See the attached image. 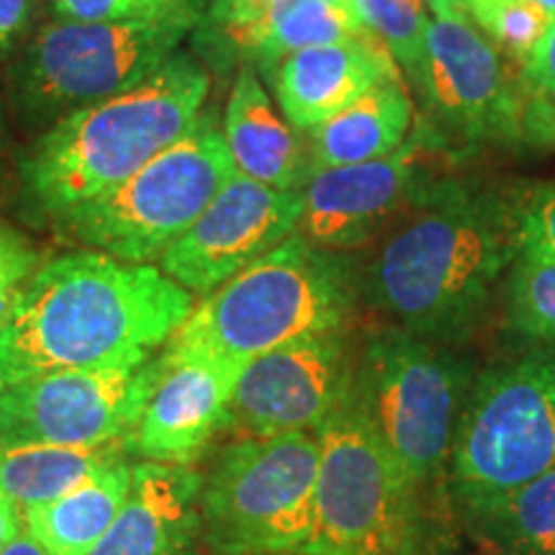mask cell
<instances>
[{
	"mask_svg": "<svg viewBox=\"0 0 555 555\" xmlns=\"http://www.w3.org/2000/svg\"><path fill=\"white\" fill-rule=\"evenodd\" d=\"M466 9L478 29L517 65L530 57L551 26V16L532 0H470Z\"/></svg>",
	"mask_w": 555,
	"mask_h": 555,
	"instance_id": "obj_27",
	"label": "cell"
},
{
	"mask_svg": "<svg viewBox=\"0 0 555 555\" xmlns=\"http://www.w3.org/2000/svg\"><path fill=\"white\" fill-rule=\"evenodd\" d=\"M208 82L198 60L176 52L139 86L41 131L18 163L24 206L52 224L114 191L189 134L204 111Z\"/></svg>",
	"mask_w": 555,
	"mask_h": 555,
	"instance_id": "obj_3",
	"label": "cell"
},
{
	"mask_svg": "<svg viewBox=\"0 0 555 555\" xmlns=\"http://www.w3.org/2000/svg\"><path fill=\"white\" fill-rule=\"evenodd\" d=\"M512 65L468 11L429 18L425 62L414 88L437 137L446 131L466 144L522 139L532 95Z\"/></svg>",
	"mask_w": 555,
	"mask_h": 555,
	"instance_id": "obj_12",
	"label": "cell"
},
{
	"mask_svg": "<svg viewBox=\"0 0 555 555\" xmlns=\"http://www.w3.org/2000/svg\"><path fill=\"white\" fill-rule=\"evenodd\" d=\"M5 159V121H3V106H0V170H3Z\"/></svg>",
	"mask_w": 555,
	"mask_h": 555,
	"instance_id": "obj_38",
	"label": "cell"
},
{
	"mask_svg": "<svg viewBox=\"0 0 555 555\" xmlns=\"http://www.w3.org/2000/svg\"><path fill=\"white\" fill-rule=\"evenodd\" d=\"M234 172L224 129L208 111L189 134L152 157L129 180L52 224L67 240L95 253L152 266L189 232Z\"/></svg>",
	"mask_w": 555,
	"mask_h": 555,
	"instance_id": "obj_7",
	"label": "cell"
},
{
	"mask_svg": "<svg viewBox=\"0 0 555 555\" xmlns=\"http://www.w3.org/2000/svg\"><path fill=\"white\" fill-rule=\"evenodd\" d=\"M412 119L414 106L404 80L378 82L322 127L309 131L311 172L393 155L406 142Z\"/></svg>",
	"mask_w": 555,
	"mask_h": 555,
	"instance_id": "obj_20",
	"label": "cell"
},
{
	"mask_svg": "<svg viewBox=\"0 0 555 555\" xmlns=\"http://www.w3.org/2000/svg\"><path fill=\"white\" fill-rule=\"evenodd\" d=\"M435 144H442L437 131L420 124L393 155L314 170L301 189L296 234L335 253L376 242L435 180L429 176Z\"/></svg>",
	"mask_w": 555,
	"mask_h": 555,
	"instance_id": "obj_13",
	"label": "cell"
},
{
	"mask_svg": "<svg viewBox=\"0 0 555 555\" xmlns=\"http://www.w3.org/2000/svg\"><path fill=\"white\" fill-rule=\"evenodd\" d=\"M201 483L193 466L134 463L127 502L88 555H198Z\"/></svg>",
	"mask_w": 555,
	"mask_h": 555,
	"instance_id": "obj_18",
	"label": "cell"
},
{
	"mask_svg": "<svg viewBox=\"0 0 555 555\" xmlns=\"http://www.w3.org/2000/svg\"><path fill=\"white\" fill-rule=\"evenodd\" d=\"M463 3H466V5H468V3H470V0H463Z\"/></svg>",
	"mask_w": 555,
	"mask_h": 555,
	"instance_id": "obj_41",
	"label": "cell"
},
{
	"mask_svg": "<svg viewBox=\"0 0 555 555\" xmlns=\"http://www.w3.org/2000/svg\"><path fill=\"white\" fill-rule=\"evenodd\" d=\"M525 131H530L532 139L547 142L555 150V103L532 95L525 116Z\"/></svg>",
	"mask_w": 555,
	"mask_h": 555,
	"instance_id": "obj_34",
	"label": "cell"
},
{
	"mask_svg": "<svg viewBox=\"0 0 555 555\" xmlns=\"http://www.w3.org/2000/svg\"><path fill=\"white\" fill-rule=\"evenodd\" d=\"M350 330L288 343L247 360L229 427L253 437L317 433L345 399L356 371Z\"/></svg>",
	"mask_w": 555,
	"mask_h": 555,
	"instance_id": "obj_14",
	"label": "cell"
},
{
	"mask_svg": "<svg viewBox=\"0 0 555 555\" xmlns=\"http://www.w3.org/2000/svg\"><path fill=\"white\" fill-rule=\"evenodd\" d=\"M0 555H50V553H47L44 545H39L37 540L24 530L16 540H13V543H9L3 551H0Z\"/></svg>",
	"mask_w": 555,
	"mask_h": 555,
	"instance_id": "obj_36",
	"label": "cell"
},
{
	"mask_svg": "<svg viewBox=\"0 0 555 555\" xmlns=\"http://www.w3.org/2000/svg\"><path fill=\"white\" fill-rule=\"evenodd\" d=\"M317 433L242 435L201 483V530L217 555L298 553L314 532Z\"/></svg>",
	"mask_w": 555,
	"mask_h": 555,
	"instance_id": "obj_9",
	"label": "cell"
},
{
	"mask_svg": "<svg viewBox=\"0 0 555 555\" xmlns=\"http://www.w3.org/2000/svg\"><path fill=\"white\" fill-rule=\"evenodd\" d=\"M461 517L486 555H555V468L463 504Z\"/></svg>",
	"mask_w": 555,
	"mask_h": 555,
	"instance_id": "obj_22",
	"label": "cell"
},
{
	"mask_svg": "<svg viewBox=\"0 0 555 555\" xmlns=\"http://www.w3.org/2000/svg\"><path fill=\"white\" fill-rule=\"evenodd\" d=\"M317 440L314 532L301 553L422 555L427 502L380 446L350 388Z\"/></svg>",
	"mask_w": 555,
	"mask_h": 555,
	"instance_id": "obj_6",
	"label": "cell"
},
{
	"mask_svg": "<svg viewBox=\"0 0 555 555\" xmlns=\"http://www.w3.org/2000/svg\"><path fill=\"white\" fill-rule=\"evenodd\" d=\"M358 298L356 262L294 232L196 301L168 345L245 365L275 347L350 330Z\"/></svg>",
	"mask_w": 555,
	"mask_h": 555,
	"instance_id": "obj_4",
	"label": "cell"
},
{
	"mask_svg": "<svg viewBox=\"0 0 555 555\" xmlns=\"http://www.w3.org/2000/svg\"><path fill=\"white\" fill-rule=\"evenodd\" d=\"M278 555H314V553H301V551H298V553H278Z\"/></svg>",
	"mask_w": 555,
	"mask_h": 555,
	"instance_id": "obj_40",
	"label": "cell"
},
{
	"mask_svg": "<svg viewBox=\"0 0 555 555\" xmlns=\"http://www.w3.org/2000/svg\"><path fill=\"white\" fill-rule=\"evenodd\" d=\"M347 5L360 26L391 52L393 62L414 86L425 62L429 26L425 0H347Z\"/></svg>",
	"mask_w": 555,
	"mask_h": 555,
	"instance_id": "obj_26",
	"label": "cell"
},
{
	"mask_svg": "<svg viewBox=\"0 0 555 555\" xmlns=\"http://www.w3.org/2000/svg\"><path fill=\"white\" fill-rule=\"evenodd\" d=\"M301 191H278L234 172L189 232L159 258V270L193 296H206L296 232Z\"/></svg>",
	"mask_w": 555,
	"mask_h": 555,
	"instance_id": "obj_15",
	"label": "cell"
},
{
	"mask_svg": "<svg viewBox=\"0 0 555 555\" xmlns=\"http://www.w3.org/2000/svg\"><path fill=\"white\" fill-rule=\"evenodd\" d=\"M506 330L532 345L555 343V255L519 253L506 275Z\"/></svg>",
	"mask_w": 555,
	"mask_h": 555,
	"instance_id": "obj_25",
	"label": "cell"
},
{
	"mask_svg": "<svg viewBox=\"0 0 555 555\" xmlns=\"http://www.w3.org/2000/svg\"><path fill=\"white\" fill-rule=\"evenodd\" d=\"M425 3L435 11V16H450V13L468 11L463 0H425Z\"/></svg>",
	"mask_w": 555,
	"mask_h": 555,
	"instance_id": "obj_37",
	"label": "cell"
},
{
	"mask_svg": "<svg viewBox=\"0 0 555 555\" xmlns=\"http://www.w3.org/2000/svg\"><path fill=\"white\" fill-rule=\"evenodd\" d=\"M41 266L39 249L21 229L0 219V332L24 294L29 278Z\"/></svg>",
	"mask_w": 555,
	"mask_h": 555,
	"instance_id": "obj_29",
	"label": "cell"
},
{
	"mask_svg": "<svg viewBox=\"0 0 555 555\" xmlns=\"http://www.w3.org/2000/svg\"><path fill=\"white\" fill-rule=\"evenodd\" d=\"M39 0H0V52L11 50L31 29Z\"/></svg>",
	"mask_w": 555,
	"mask_h": 555,
	"instance_id": "obj_33",
	"label": "cell"
},
{
	"mask_svg": "<svg viewBox=\"0 0 555 555\" xmlns=\"http://www.w3.org/2000/svg\"><path fill=\"white\" fill-rule=\"evenodd\" d=\"M242 365L165 345L159 371L137 425L124 440L129 455L150 463L193 466L229 427Z\"/></svg>",
	"mask_w": 555,
	"mask_h": 555,
	"instance_id": "obj_16",
	"label": "cell"
},
{
	"mask_svg": "<svg viewBox=\"0 0 555 555\" xmlns=\"http://www.w3.org/2000/svg\"><path fill=\"white\" fill-rule=\"evenodd\" d=\"M532 3H538L540 9H543L547 16H551V21L555 18V0H532Z\"/></svg>",
	"mask_w": 555,
	"mask_h": 555,
	"instance_id": "obj_39",
	"label": "cell"
},
{
	"mask_svg": "<svg viewBox=\"0 0 555 555\" xmlns=\"http://www.w3.org/2000/svg\"><path fill=\"white\" fill-rule=\"evenodd\" d=\"M196 29L191 21H54L11 67L13 111L26 129L54 124L155 75Z\"/></svg>",
	"mask_w": 555,
	"mask_h": 555,
	"instance_id": "obj_8",
	"label": "cell"
},
{
	"mask_svg": "<svg viewBox=\"0 0 555 555\" xmlns=\"http://www.w3.org/2000/svg\"><path fill=\"white\" fill-rule=\"evenodd\" d=\"M474 378L470 360L450 345L391 324L367 337L356 356L352 399L425 502L450 494V457Z\"/></svg>",
	"mask_w": 555,
	"mask_h": 555,
	"instance_id": "obj_5",
	"label": "cell"
},
{
	"mask_svg": "<svg viewBox=\"0 0 555 555\" xmlns=\"http://www.w3.org/2000/svg\"><path fill=\"white\" fill-rule=\"evenodd\" d=\"M519 198L481 180L435 178L358 268L360 296L391 327L463 343L522 253Z\"/></svg>",
	"mask_w": 555,
	"mask_h": 555,
	"instance_id": "obj_1",
	"label": "cell"
},
{
	"mask_svg": "<svg viewBox=\"0 0 555 555\" xmlns=\"http://www.w3.org/2000/svg\"><path fill=\"white\" fill-rule=\"evenodd\" d=\"M224 139L234 170L278 191H301L311 176L307 147L260 82L258 67H240L224 108Z\"/></svg>",
	"mask_w": 555,
	"mask_h": 555,
	"instance_id": "obj_19",
	"label": "cell"
},
{
	"mask_svg": "<svg viewBox=\"0 0 555 555\" xmlns=\"http://www.w3.org/2000/svg\"><path fill=\"white\" fill-rule=\"evenodd\" d=\"M283 3L286 0H211L201 24L208 26V37L237 50L240 41L253 29H258L262 21Z\"/></svg>",
	"mask_w": 555,
	"mask_h": 555,
	"instance_id": "obj_30",
	"label": "cell"
},
{
	"mask_svg": "<svg viewBox=\"0 0 555 555\" xmlns=\"http://www.w3.org/2000/svg\"><path fill=\"white\" fill-rule=\"evenodd\" d=\"M134 463L116 457L52 502L24 512L26 532L50 555H88L106 535L131 489Z\"/></svg>",
	"mask_w": 555,
	"mask_h": 555,
	"instance_id": "obj_21",
	"label": "cell"
},
{
	"mask_svg": "<svg viewBox=\"0 0 555 555\" xmlns=\"http://www.w3.org/2000/svg\"><path fill=\"white\" fill-rule=\"evenodd\" d=\"M65 21H191L201 24L206 16V0H50Z\"/></svg>",
	"mask_w": 555,
	"mask_h": 555,
	"instance_id": "obj_28",
	"label": "cell"
},
{
	"mask_svg": "<svg viewBox=\"0 0 555 555\" xmlns=\"http://www.w3.org/2000/svg\"><path fill=\"white\" fill-rule=\"evenodd\" d=\"M360 34L367 31L360 26L347 0H286L258 29L240 41L237 52L249 65H260L268 73L288 54L335 44Z\"/></svg>",
	"mask_w": 555,
	"mask_h": 555,
	"instance_id": "obj_24",
	"label": "cell"
},
{
	"mask_svg": "<svg viewBox=\"0 0 555 555\" xmlns=\"http://www.w3.org/2000/svg\"><path fill=\"white\" fill-rule=\"evenodd\" d=\"M121 455H129L124 440L99 448L0 446V494L26 512L65 494Z\"/></svg>",
	"mask_w": 555,
	"mask_h": 555,
	"instance_id": "obj_23",
	"label": "cell"
},
{
	"mask_svg": "<svg viewBox=\"0 0 555 555\" xmlns=\"http://www.w3.org/2000/svg\"><path fill=\"white\" fill-rule=\"evenodd\" d=\"M157 371L159 356H152L0 388V446L99 448L127 440Z\"/></svg>",
	"mask_w": 555,
	"mask_h": 555,
	"instance_id": "obj_11",
	"label": "cell"
},
{
	"mask_svg": "<svg viewBox=\"0 0 555 555\" xmlns=\"http://www.w3.org/2000/svg\"><path fill=\"white\" fill-rule=\"evenodd\" d=\"M196 307L155 266L95 253L41 262L0 332V388L44 373L152 358Z\"/></svg>",
	"mask_w": 555,
	"mask_h": 555,
	"instance_id": "obj_2",
	"label": "cell"
},
{
	"mask_svg": "<svg viewBox=\"0 0 555 555\" xmlns=\"http://www.w3.org/2000/svg\"><path fill=\"white\" fill-rule=\"evenodd\" d=\"M519 245L530 255H555V180L519 198Z\"/></svg>",
	"mask_w": 555,
	"mask_h": 555,
	"instance_id": "obj_31",
	"label": "cell"
},
{
	"mask_svg": "<svg viewBox=\"0 0 555 555\" xmlns=\"http://www.w3.org/2000/svg\"><path fill=\"white\" fill-rule=\"evenodd\" d=\"M555 468V343L478 373L457 422L450 496H499Z\"/></svg>",
	"mask_w": 555,
	"mask_h": 555,
	"instance_id": "obj_10",
	"label": "cell"
},
{
	"mask_svg": "<svg viewBox=\"0 0 555 555\" xmlns=\"http://www.w3.org/2000/svg\"><path fill=\"white\" fill-rule=\"evenodd\" d=\"M24 530V512H21L9 496L0 494V551L9 543H13Z\"/></svg>",
	"mask_w": 555,
	"mask_h": 555,
	"instance_id": "obj_35",
	"label": "cell"
},
{
	"mask_svg": "<svg viewBox=\"0 0 555 555\" xmlns=\"http://www.w3.org/2000/svg\"><path fill=\"white\" fill-rule=\"evenodd\" d=\"M266 75L283 119L298 134H309L373 86L401 78V69L376 37L360 34L335 44L288 54Z\"/></svg>",
	"mask_w": 555,
	"mask_h": 555,
	"instance_id": "obj_17",
	"label": "cell"
},
{
	"mask_svg": "<svg viewBox=\"0 0 555 555\" xmlns=\"http://www.w3.org/2000/svg\"><path fill=\"white\" fill-rule=\"evenodd\" d=\"M519 75H522L530 95L555 103V18L535 44V50L530 52V57L519 65Z\"/></svg>",
	"mask_w": 555,
	"mask_h": 555,
	"instance_id": "obj_32",
	"label": "cell"
}]
</instances>
